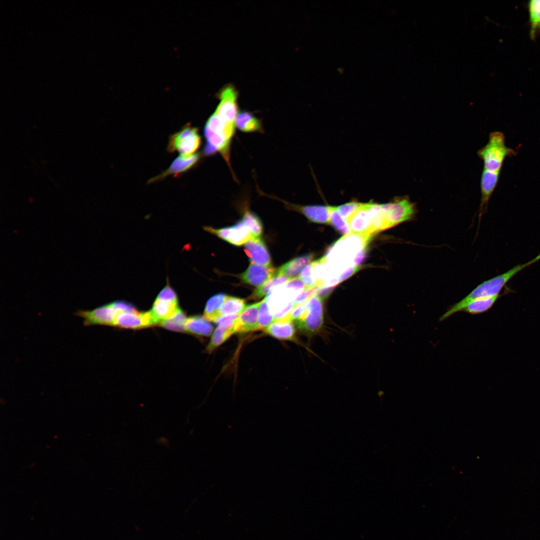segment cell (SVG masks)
Instances as JSON below:
<instances>
[{
    "instance_id": "1",
    "label": "cell",
    "mask_w": 540,
    "mask_h": 540,
    "mask_svg": "<svg viewBox=\"0 0 540 540\" xmlns=\"http://www.w3.org/2000/svg\"><path fill=\"white\" fill-rule=\"evenodd\" d=\"M372 238L354 234H346L336 242L324 256L330 272H340L354 266V258L366 247Z\"/></svg>"
},
{
    "instance_id": "2",
    "label": "cell",
    "mask_w": 540,
    "mask_h": 540,
    "mask_svg": "<svg viewBox=\"0 0 540 540\" xmlns=\"http://www.w3.org/2000/svg\"><path fill=\"white\" fill-rule=\"evenodd\" d=\"M538 260L539 258L536 256L526 263L517 265L504 273L482 282L443 314L440 316V321L444 320L457 312L463 311L465 306L474 300L499 295L505 284L515 275Z\"/></svg>"
},
{
    "instance_id": "3",
    "label": "cell",
    "mask_w": 540,
    "mask_h": 540,
    "mask_svg": "<svg viewBox=\"0 0 540 540\" xmlns=\"http://www.w3.org/2000/svg\"><path fill=\"white\" fill-rule=\"evenodd\" d=\"M516 154V150L506 146L503 133L497 131L490 134L487 144L478 152L484 169L494 172L500 171L505 159Z\"/></svg>"
},
{
    "instance_id": "4",
    "label": "cell",
    "mask_w": 540,
    "mask_h": 540,
    "mask_svg": "<svg viewBox=\"0 0 540 540\" xmlns=\"http://www.w3.org/2000/svg\"><path fill=\"white\" fill-rule=\"evenodd\" d=\"M388 228L414 218L416 208L407 196L396 198L392 201L382 204Z\"/></svg>"
},
{
    "instance_id": "5",
    "label": "cell",
    "mask_w": 540,
    "mask_h": 540,
    "mask_svg": "<svg viewBox=\"0 0 540 540\" xmlns=\"http://www.w3.org/2000/svg\"><path fill=\"white\" fill-rule=\"evenodd\" d=\"M201 138L197 128L186 125L170 136L168 150L169 152H178L183 156H190L200 145Z\"/></svg>"
},
{
    "instance_id": "6",
    "label": "cell",
    "mask_w": 540,
    "mask_h": 540,
    "mask_svg": "<svg viewBox=\"0 0 540 540\" xmlns=\"http://www.w3.org/2000/svg\"><path fill=\"white\" fill-rule=\"evenodd\" d=\"M376 203H362L346 220L351 233L372 238Z\"/></svg>"
},
{
    "instance_id": "7",
    "label": "cell",
    "mask_w": 540,
    "mask_h": 540,
    "mask_svg": "<svg viewBox=\"0 0 540 540\" xmlns=\"http://www.w3.org/2000/svg\"><path fill=\"white\" fill-rule=\"evenodd\" d=\"M322 300L316 295L306 302V310L303 315L296 320L297 326L309 333L318 332L323 324L324 310Z\"/></svg>"
},
{
    "instance_id": "8",
    "label": "cell",
    "mask_w": 540,
    "mask_h": 540,
    "mask_svg": "<svg viewBox=\"0 0 540 540\" xmlns=\"http://www.w3.org/2000/svg\"><path fill=\"white\" fill-rule=\"evenodd\" d=\"M218 97L220 102L215 112L226 124L236 127L238 114L236 89L232 85L227 86L221 90Z\"/></svg>"
},
{
    "instance_id": "9",
    "label": "cell",
    "mask_w": 540,
    "mask_h": 540,
    "mask_svg": "<svg viewBox=\"0 0 540 540\" xmlns=\"http://www.w3.org/2000/svg\"><path fill=\"white\" fill-rule=\"evenodd\" d=\"M118 312V309L113 302H111L92 310H79L76 312L75 314L83 319L84 326L103 325L113 326Z\"/></svg>"
},
{
    "instance_id": "10",
    "label": "cell",
    "mask_w": 540,
    "mask_h": 540,
    "mask_svg": "<svg viewBox=\"0 0 540 540\" xmlns=\"http://www.w3.org/2000/svg\"><path fill=\"white\" fill-rule=\"evenodd\" d=\"M156 325V322L150 310L140 312L136 310L127 312L118 310L113 326L138 329Z\"/></svg>"
},
{
    "instance_id": "11",
    "label": "cell",
    "mask_w": 540,
    "mask_h": 540,
    "mask_svg": "<svg viewBox=\"0 0 540 540\" xmlns=\"http://www.w3.org/2000/svg\"><path fill=\"white\" fill-rule=\"evenodd\" d=\"M204 229L229 243L240 246L245 244L252 235L248 227L242 220H239L234 226L222 228L215 229L206 226Z\"/></svg>"
},
{
    "instance_id": "12",
    "label": "cell",
    "mask_w": 540,
    "mask_h": 540,
    "mask_svg": "<svg viewBox=\"0 0 540 540\" xmlns=\"http://www.w3.org/2000/svg\"><path fill=\"white\" fill-rule=\"evenodd\" d=\"M277 274V270L271 265L264 266L251 263L240 278L242 281L254 286H260Z\"/></svg>"
},
{
    "instance_id": "13",
    "label": "cell",
    "mask_w": 540,
    "mask_h": 540,
    "mask_svg": "<svg viewBox=\"0 0 540 540\" xmlns=\"http://www.w3.org/2000/svg\"><path fill=\"white\" fill-rule=\"evenodd\" d=\"M244 250L251 263L264 266L271 265L270 253L260 238H251L244 244Z\"/></svg>"
},
{
    "instance_id": "14",
    "label": "cell",
    "mask_w": 540,
    "mask_h": 540,
    "mask_svg": "<svg viewBox=\"0 0 540 540\" xmlns=\"http://www.w3.org/2000/svg\"><path fill=\"white\" fill-rule=\"evenodd\" d=\"M282 202L288 208L300 212L312 222L320 224L330 223V206H300Z\"/></svg>"
},
{
    "instance_id": "15",
    "label": "cell",
    "mask_w": 540,
    "mask_h": 540,
    "mask_svg": "<svg viewBox=\"0 0 540 540\" xmlns=\"http://www.w3.org/2000/svg\"><path fill=\"white\" fill-rule=\"evenodd\" d=\"M260 304V302H258L245 307L236 318L234 327V332L256 330Z\"/></svg>"
},
{
    "instance_id": "16",
    "label": "cell",
    "mask_w": 540,
    "mask_h": 540,
    "mask_svg": "<svg viewBox=\"0 0 540 540\" xmlns=\"http://www.w3.org/2000/svg\"><path fill=\"white\" fill-rule=\"evenodd\" d=\"M500 171L494 172L484 169L480 180L481 201L480 217L487 209L488 201L498 184Z\"/></svg>"
},
{
    "instance_id": "17",
    "label": "cell",
    "mask_w": 540,
    "mask_h": 540,
    "mask_svg": "<svg viewBox=\"0 0 540 540\" xmlns=\"http://www.w3.org/2000/svg\"><path fill=\"white\" fill-rule=\"evenodd\" d=\"M200 158V155L198 153L190 156L180 155L174 160L166 171L150 179L148 183L163 179L169 175L172 174L174 176H177L181 173L186 172L198 163Z\"/></svg>"
},
{
    "instance_id": "18",
    "label": "cell",
    "mask_w": 540,
    "mask_h": 540,
    "mask_svg": "<svg viewBox=\"0 0 540 540\" xmlns=\"http://www.w3.org/2000/svg\"><path fill=\"white\" fill-rule=\"evenodd\" d=\"M314 258L312 254H308L295 258L284 264L277 270V274L284 276L290 279L296 277L303 268L310 263Z\"/></svg>"
},
{
    "instance_id": "19",
    "label": "cell",
    "mask_w": 540,
    "mask_h": 540,
    "mask_svg": "<svg viewBox=\"0 0 540 540\" xmlns=\"http://www.w3.org/2000/svg\"><path fill=\"white\" fill-rule=\"evenodd\" d=\"M180 308L178 302H170L156 298L150 310L156 324L172 316Z\"/></svg>"
},
{
    "instance_id": "20",
    "label": "cell",
    "mask_w": 540,
    "mask_h": 540,
    "mask_svg": "<svg viewBox=\"0 0 540 540\" xmlns=\"http://www.w3.org/2000/svg\"><path fill=\"white\" fill-rule=\"evenodd\" d=\"M236 128L244 132H264L261 121L251 112L246 111L238 114L236 120Z\"/></svg>"
},
{
    "instance_id": "21",
    "label": "cell",
    "mask_w": 540,
    "mask_h": 540,
    "mask_svg": "<svg viewBox=\"0 0 540 540\" xmlns=\"http://www.w3.org/2000/svg\"><path fill=\"white\" fill-rule=\"evenodd\" d=\"M213 331V326L206 318L195 316L188 318L186 332L200 336H209Z\"/></svg>"
},
{
    "instance_id": "22",
    "label": "cell",
    "mask_w": 540,
    "mask_h": 540,
    "mask_svg": "<svg viewBox=\"0 0 540 540\" xmlns=\"http://www.w3.org/2000/svg\"><path fill=\"white\" fill-rule=\"evenodd\" d=\"M264 330L268 334L280 340H292L295 335L294 326L291 321L274 322Z\"/></svg>"
},
{
    "instance_id": "23",
    "label": "cell",
    "mask_w": 540,
    "mask_h": 540,
    "mask_svg": "<svg viewBox=\"0 0 540 540\" xmlns=\"http://www.w3.org/2000/svg\"><path fill=\"white\" fill-rule=\"evenodd\" d=\"M530 36L534 40L540 32V0H530L528 2Z\"/></svg>"
},
{
    "instance_id": "24",
    "label": "cell",
    "mask_w": 540,
    "mask_h": 540,
    "mask_svg": "<svg viewBox=\"0 0 540 540\" xmlns=\"http://www.w3.org/2000/svg\"><path fill=\"white\" fill-rule=\"evenodd\" d=\"M226 295L218 293L210 298L206 303L204 310V318L210 322H214L219 318V311Z\"/></svg>"
},
{
    "instance_id": "25",
    "label": "cell",
    "mask_w": 540,
    "mask_h": 540,
    "mask_svg": "<svg viewBox=\"0 0 540 540\" xmlns=\"http://www.w3.org/2000/svg\"><path fill=\"white\" fill-rule=\"evenodd\" d=\"M246 306L244 300L226 296L219 311V317L230 314H239Z\"/></svg>"
},
{
    "instance_id": "26",
    "label": "cell",
    "mask_w": 540,
    "mask_h": 540,
    "mask_svg": "<svg viewBox=\"0 0 540 540\" xmlns=\"http://www.w3.org/2000/svg\"><path fill=\"white\" fill-rule=\"evenodd\" d=\"M498 296L499 295L474 300L470 302L463 310L473 314L484 312L492 307Z\"/></svg>"
},
{
    "instance_id": "27",
    "label": "cell",
    "mask_w": 540,
    "mask_h": 540,
    "mask_svg": "<svg viewBox=\"0 0 540 540\" xmlns=\"http://www.w3.org/2000/svg\"><path fill=\"white\" fill-rule=\"evenodd\" d=\"M187 319L184 312L179 308L169 318L162 322L160 325L170 330L177 332H186Z\"/></svg>"
},
{
    "instance_id": "28",
    "label": "cell",
    "mask_w": 540,
    "mask_h": 540,
    "mask_svg": "<svg viewBox=\"0 0 540 540\" xmlns=\"http://www.w3.org/2000/svg\"><path fill=\"white\" fill-rule=\"evenodd\" d=\"M290 278L284 276L276 274L274 277L268 280L264 284L258 287L253 292L251 296L252 298H260L268 294L272 288L288 282Z\"/></svg>"
},
{
    "instance_id": "29",
    "label": "cell",
    "mask_w": 540,
    "mask_h": 540,
    "mask_svg": "<svg viewBox=\"0 0 540 540\" xmlns=\"http://www.w3.org/2000/svg\"><path fill=\"white\" fill-rule=\"evenodd\" d=\"M242 221L250 230L252 237L260 238L263 232V226L256 214L247 209L244 211Z\"/></svg>"
},
{
    "instance_id": "30",
    "label": "cell",
    "mask_w": 540,
    "mask_h": 540,
    "mask_svg": "<svg viewBox=\"0 0 540 540\" xmlns=\"http://www.w3.org/2000/svg\"><path fill=\"white\" fill-rule=\"evenodd\" d=\"M234 333V330L233 328L218 326L214 332L210 341L206 348V352L208 353L212 352Z\"/></svg>"
},
{
    "instance_id": "31",
    "label": "cell",
    "mask_w": 540,
    "mask_h": 540,
    "mask_svg": "<svg viewBox=\"0 0 540 540\" xmlns=\"http://www.w3.org/2000/svg\"><path fill=\"white\" fill-rule=\"evenodd\" d=\"M274 322V316L266 298L261 302L259 308L258 323L256 330H265Z\"/></svg>"
},
{
    "instance_id": "32",
    "label": "cell",
    "mask_w": 540,
    "mask_h": 540,
    "mask_svg": "<svg viewBox=\"0 0 540 540\" xmlns=\"http://www.w3.org/2000/svg\"><path fill=\"white\" fill-rule=\"evenodd\" d=\"M330 223L339 232L345 234H351L346 220L340 214L336 206H331Z\"/></svg>"
},
{
    "instance_id": "33",
    "label": "cell",
    "mask_w": 540,
    "mask_h": 540,
    "mask_svg": "<svg viewBox=\"0 0 540 540\" xmlns=\"http://www.w3.org/2000/svg\"><path fill=\"white\" fill-rule=\"evenodd\" d=\"M299 277L305 284L306 288L319 286L314 272L312 263L307 265L302 270Z\"/></svg>"
},
{
    "instance_id": "34",
    "label": "cell",
    "mask_w": 540,
    "mask_h": 540,
    "mask_svg": "<svg viewBox=\"0 0 540 540\" xmlns=\"http://www.w3.org/2000/svg\"><path fill=\"white\" fill-rule=\"evenodd\" d=\"M360 204V202H350L336 208L342 217L346 220L358 208Z\"/></svg>"
},
{
    "instance_id": "35",
    "label": "cell",
    "mask_w": 540,
    "mask_h": 540,
    "mask_svg": "<svg viewBox=\"0 0 540 540\" xmlns=\"http://www.w3.org/2000/svg\"><path fill=\"white\" fill-rule=\"evenodd\" d=\"M320 286H317L312 288H306L300 292L294 300L295 306L302 304L306 301H308L312 296L316 294V292Z\"/></svg>"
},
{
    "instance_id": "36",
    "label": "cell",
    "mask_w": 540,
    "mask_h": 540,
    "mask_svg": "<svg viewBox=\"0 0 540 540\" xmlns=\"http://www.w3.org/2000/svg\"><path fill=\"white\" fill-rule=\"evenodd\" d=\"M238 314H230L219 317L214 322L224 328L234 329V324Z\"/></svg>"
},
{
    "instance_id": "37",
    "label": "cell",
    "mask_w": 540,
    "mask_h": 540,
    "mask_svg": "<svg viewBox=\"0 0 540 540\" xmlns=\"http://www.w3.org/2000/svg\"><path fill=\"white\" fill-rule=\"evenodd\" d=\"M156 298L170 302H178V297L174 290L167 284L158 294Z\"/></svg>"
},
{
    "instance_id": "38",
    "label": "cell",
    "mask_w": 540,
    "mask_h": 540,
    "mask_svg": "<svg viewBox=\"0 0 540 540\" xmlns=\"http://www.w3.org/2000/svg\"><path fill=\"white\" fill-rule=\"evenodd\" d=\"M284 286L296 294L306 288V286L300 277L290 279Z\"/></svg>"
},
{
    "instance_id": "39",
    "label": "cell",
    "mask_w": 540,
    "mask_h": 540,
    "mask_svg": "<svg viewBox=\"0 0 540 540\" xmlns=\"http://www.w3.org/2000/svg\"><path fill=\"white\" fill-rule=\"evenodd\" d=\"M360 266H352L338 274V283L347 279L360 269Z\"/></svg>"
},
{
    "instance_id": "40",
    "label": "cell",
    "mask_w": 540,
    "mask_h": 540,
    "mask_svg": "<svg viewBox=\"0 0 540 540\" xmlns=\"http://www.w3.org/2000/svg\"><path fill=\"white\" fill-rule=\"evenodd\" d=\"M306 309V303L296 306L288 316L289 320L292 322L298 320L303 315Z\"/></svg>"
},
{
    "instance_id": "41",
    "label": "cell",
    "mask_w": 540,
    "mask_h": 540,
    "mask_svg": "<svg viewBox=\"0 0 540 540\" xmlns=\"http://www.w3.org/2000/svg\"><path fill=\"white\" fill-rule=\"evenodd\" d=\"M333 287H324L320 286L316 292V296L322 300L328 297L332 291Z\"/></svg>"
},
{
    "instance_id": "42",
    "label": "cell",
    "mask_w": 540,
    "mask_h": 540,
    "mask_svg": "<svg viewBox=\"0 0 540 540\" xmlns=\"http://www.w3.org/2000/svg\"><path fill=\"white\" fill-rule=\"evenodd\" d=\"M366 252V247L362 249L357 254L354 260L353 265L358 266L364 260Z\"/></svg>"
}]
</instances>
